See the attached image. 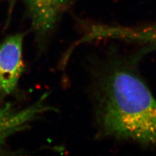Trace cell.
I'll return each instance as SVG.
<instances>
[{"label": "cell", "instance_id": "obj_2", "mask_svg": "<svg viewBox=\"0 0 156 156\" xmlns=\"http://www.w3.org/2000/svg\"><path fill=\"white\" fill-rule=\"evenodd\" d=\"M24 35L17 34L0 43V99L15 93L24 70Z\"/></svg>", "mask_w": 156, "mask_h": 156}, {"label": "cell", "instance_id": "obj_6", "mask_svg": "<svg viewBox=\"0 0 156 156\" xmlns=\"http://www.w3.org/2000/svg\"><path fill=\"white\" fill-rule=\"evenodd\" d=\"M16 0H11V4H13L15 1H16Z\"/></svg>", "mask_w": 156, "mask_h": 156}, {"label": "cell", "instance_id": "obj_3", "mask_svg": "<svg viewBox=\"0 0 156 156\" xmlns=\"http://www.w3.org/2000/svg\"><path fill=\"white\" fill-rule=\"evenodd\" d=\"M48 95L45 93L32 105L20 110L10 103L0 108V145L12 135L28 128L33 122L46 113L56 111L46 104Z\"/></svg>", "mask_w": 156, "mask_h": 156}, {"label": "cell", "instance_id": "obj_4", "mask_svg": "<svg viewBox=\"0 0 156 156\" xmlns=\"http://www.w3.org/2000/svg\"><path fill=\"white\" fill-rule=\"evenodd\" d=\"M73 0H26L34 31L40 39L53 32Z\"/></svg>", "mask_w": 156, "mask_h": 156}, {"label": "cell", "instance_id": "obj_5", "mask_svg": "<svg viewBox=\"0 0 156 156\" xmlns=\"http://www.w3.org/2000/svg\"><path fill=\"white\" fill-rule=\"evenodd\" d=\"M96 34L100 39H123L156 45V24L138 27L100 24Z\"/></svg>", "mask_w": 156, "mask_h": 156}, {"label": "cell", "instance_id": "obj_1", "mask_svg": "<svg viewBox=\"0 0 156 156\" xmlns=\"http://www.w3.org/2000/svg\"><path fill=\"white\" fill-rule=\"evenodd\" d=\"M154 46L129 55L109 50L92 69L90 94L98 138L156 149V99L139 71Z\"/></svg>", "mask_w": 156, "mask_h": 156}]
</instances>
